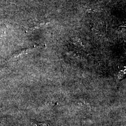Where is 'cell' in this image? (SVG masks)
Masks as SVG:
<instances>
[{"label": "cell", "instance_id": "obj_1", "mask_svg": "<svg viewBox=\"0 0 126 126\" xmlns=\"http://www.w3.org/2000/svg\"><path fill=\"white\" fill-rule=\"evenodd\" d=\"M32 126H49V125L47 123H36L35 122L32 123Z\"/></svg>", "mask_w": 126, "mask_h": 126}]
</instances>
